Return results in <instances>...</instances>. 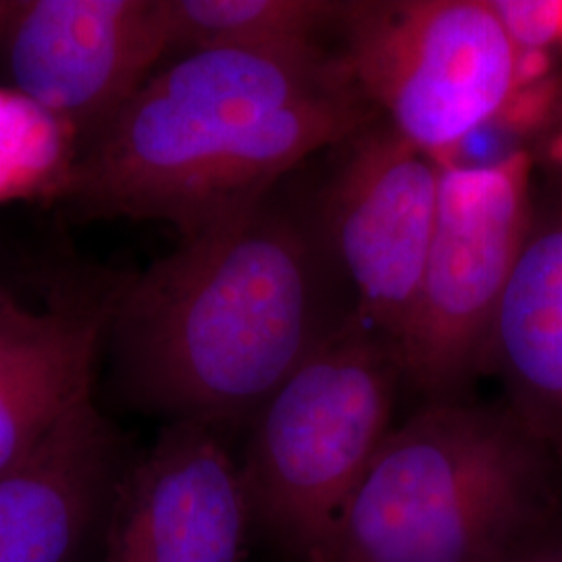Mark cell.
Segmentation results:
<instances>
[{"instance_id": "obj_1", "label": "cell", "mask_w": 562, "mask_h": 562, "mask_svg": "<svg viewBox=\"0 0 562 562\" xmlns=\"http://www.w3.org/2000/svg\"><path fill=\"white\" fill-rule=\"evenodd\" d=\"M375 120L319 46L196 50L92 134L59 196L86 220L169 223L183 240L252 211L306 157Z\"/></svg>"}, {"instance_id": "obj_2", "label": "cell", "mask_w": 562, "mask_h": 562, "mask_svg": "<svg viewBox=\"0 0 562 562\" xmlns=\"http://www.w3.org/2000/svg\"><path fill=\"white\" fill-rule=\"evenodd\" d=\"M323 241L269 204L220 223L115 285L106 341L123 401L217 434L262 404L340 327Z\"/></svg>"}, {"instance_id": "obj_3", "label": "cell", "mask_w": 562, "mask_h": 562, "mask_svg": "<svg viewBox=\"0 0 562 562\" xmlns=\"http://www.w3.org/2000/svg\"><path fill=\"white\" fill-rule=\"evenodd\" d=\"M561 473L506 404H423L311 562H483L562 503Z\"/></svg>"}, {"instance_id": "obj_4", "label": "cell", "mask_w": 562, "mask_h": 562, "mask_svg": "<svg viewBox=\"0 0 562 562\" xmlns=\"http://www.w3.org/2000/svg\"><path fill=\"white\" fill-rule=\"evenodd\" d=\"M401 385L396 348L352 311L248 425L238 462L255 540L313 561L394 429Z\"/></svg>"}, {"instance_id": "obj_5", "label": "cell", "mask_w": 562, "mask_h": 562, "mask_svg": "<svg viewBox=\"0 0 562 562\" xmlns=\"http://www.w3.org/2000/svg\"><path fill=\"white\" fill-rule=\"evenodd\" d=\"M340 25V60L362 99L440 161L521 86V53L490 0L350 2Z\"/></svg>"}, {"instance_id": "obj_6", "label": "cell", "mask_w": 562, "mask_h": 562, "mask_svg": "<svg viewBox=\"0 0 562 562\" xmlns=\"http://www.w3.org/2000/svg\"><path fill=\"white\" fill-rule=\"evenodd\" d=\"M531 211L525 153L487 165L442 162L436 227L398 346L402 383L425 404L469 401L471 383L485 373Z\"/></svg>"}, {"instance_id": "obj_7", "label": "cell", "mask_w": 562, "mask_h": 562, "mask_svg": "<svg viewBox=\"0 0 562 562\" xmlns=\"http://www.w3.org/2000/svg\"><path fill=\"white\" fill-rule=\"evenodd\" d=\"M346 144L323 194V246L352 285L357 315L398 352L436 227L442 161L385 121Z\"/></svg>"}, {"instance_id": "obj_8", "label": "cell", "mask_w": 562, "mask_h": 562, "mask_svg": "<svg viewBox=\"0 0 562 562\" xmlns=\"http://www.w3.org/2000/svg\"><path fill=\"white\" fill-rule=\"evenodd\" d=\"M2 46L20 94L94 134L169 53L167 0H18Z\"/></svg>"}, {"instance_id": "obj_9", "label": "cell", "mask_w": 562, "mask_h": 562, "mask_svg": "<svg viewBox=\"0 0 562 562\" xmlns=\"http://www.w3.org/2000/svg\"><path fill=\"white\" fill-rule=\"evenodd\" d=\"M252 542L240 462L217 431L167 423L121 482L101 562H248Z\"/></svg>"}, {"instance_id": "obj_10", "label": "cell", "mask_w": 562, "mask_h": 562, "mask_svg": "<svg viewBox=\"0 0 562 562\" xmlns=\"http://www.w3.org/2000/svg\"><path fill=\"white\" fill-rule=\"evenodd\" d=\"M134 459L94 394L83 398L32 454L0 473V562H101Z\"/></svg>"}, {"instance_id": "obj_11", "label": "cell", "mask_w": 562, "mask_h": 562, "mask_svg": "<svg viewBox=\"0 0 562 562\" xmlns=\"http://www.w3.org/2000/svg\"><path fill=\"white\" fill-rule=\"evenodd\" d=\"M113 294L115 285L32 306L0 285V473L94 394Z\"/></svg>"}, {"instance_id": "obj_12", "label": "cell", "mask_w": 562, "mask_h": 562, "mask_svg": "<svg viewBox=\"0 0 562 562\" xmlns=\"http://www.w3.org/2000/svg\"><path fill=\"white\" fill-rule=\"evenodd\" d=\"M506 408L562 467V206L531 211L487 346Z\"/></svg>"}, {"instance_id": "obj_13", "label": "cell", "mask_w": 562, "mask_h": 562, "mask_svg": "<svg viewBox=\"0 0 562 562\" xmlns=\"http://www.w3.org/2000/svg\"><path fill=\"white\" fill-rule=\"evenodd\" d=\"M350 2L331 0H167L169 50H292L317 46Z\"/></svg>"}, {"instance_id": "obj_14", "label": "cell", "mask_w": 562, "mask_h": 562, "mask_svg": "<svg viewBox=\"0 0 562 562\" xmlns=\"http://www.w3.org/2000/svg\"><path fill=\"white\" fill-rule=\"evenodd\" d=\"M74 130L18 90H0V202L57 192L74 155Z\"/></svg>"}, {"instance_id": "obj_15", "label": "cell", "mask_w": 562, "mask_h": 562, "mask_svg": "<svg viewBox=\"0 0 562 562\" xmlns=\"http://www.w3.org/2000/svg\"><path fill=\"white\" fill-rule=\"evenodd\" d=\"M519 53H542L561 38L562 0H490Z\"/></svg>"}, {"instance_id": "obj_16", "label": "cell", "mask_w": 562, "mask_h": 562, "mask_svg": "<svg viewBox=\"0 0 562 562\" xmlns=\"http://www.w3.org/2000/svg\"><path fill=\"white\" fill-rule=\"evenodd\" d=\"M483 562H562V503L527 525Z\"/></svg>"}, {"instance_id": "obj_17", "label": "cell", "mask_w": 562, "mask_h": 562, "mask_svg": "<svg viewBox=\"0 0 562 562\" xmlns=\"http://www.w3.org/2000/svg\"><path fill=\"white\" fill-rule=\"evenodd\" d=\"M15 11H18V0H0V44H4Z\"/></svg>"}, {"instance_id": "obj_18", "label": "cell", "mask_w": 562, "mask_h": 562, "mask_svg": "<svg viewBox=\"0 0 562 562\" xmlns=\"http://www.w3.org/2000/svg\"><path fill=\"white\" fill-rule=\"evenodd\" d=\"M561 159H562V144H561Z\"/></svg>"}, {"instance_id": "obj_19", "label": "cell", "mask_w": 562, "mask_h": 562, "mask_svg": "<svg viewBox=\"0 0 562 562\" xmlns=\"http://www.w3.org/2000/svg\"><path fill=\"white\" fill-rule=\"evenodd\" d=\"M561 38H562V27H561Z\"/></svg>"}]
</instances>
